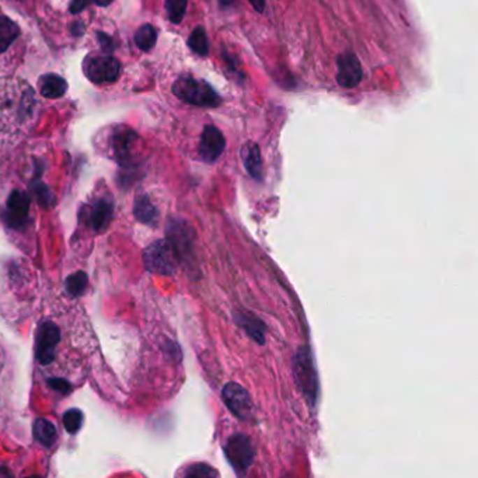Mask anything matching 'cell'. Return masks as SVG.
<instances>
[{
    "label": "cell",
    "mask_w": 478,
    "mask_h": 478,
    "mask_svg": "<svg viewBox=\"0 0 478 478\" xmlns=\"http://www.w3.org/2000/svg\"><path fill=\"white\" fill-rule=\"evenodd\" d=\"M222 398L229 411L240 421H253L254 404L249 391L238 383L230 382L222 390Z\"/></svg>",
    "instance_id": "6"
},
{
    "label": "cell",
    "mask_w": 478,
    "mask_h": 478,
    "mask_svg": "<svg viewBox=\"0 0 478 478\" xmlns=\"http://www.w3.org/2000/svg\"><path fill=\"white\" fill-rule=\"evenodd\" d=\"M114 2V0H94V3L100 8H106V6H110L111 3Z\"/></svg>",
    "instance_id": "28"
},
{
    "label": "cell",
    "mask_w": 478,
    "mask_h": 478,
    "mask_svg": "<svg viewBox=\"0 0 478 478\" xmlns=\"http://www.w3.org/2000/svg\"><path fill=\"white\" fill-rule=\"evenodd\" d=\"M83 220L94 231L104 230L113 219L114 205L107 198H96L83 208Z\"/></svg>",
    "instance_id": "7"
},
{
    "label": "cell",
    "mask_w": 478,
    "mask_h": 478,
    "mask_svg": "<svg viewBox=\"0 0 478 478\" xmlns=\"http://www.w3.org/2000/svg\"><path fill=\"white\" fill-rule=\"evenodd\" d=\"M143 260L149 271L159 275H171L177 268L178 256L170 240H159L145 250Z\"/></svg>",
    "instance_id": "4"
},
{
    "label": "cell",
    "mask_w": 478,
    "mask_h": 478,
    "mask_svg": "<svg viewBox=\"0 0 478 478\" xmlns=\"http://www.w3.org/2000/svg\"><path fill=\"white\" fill-rule=\"evenodd\" d=\"M236 323L247 333L250 338L257 341L260 345L266 342V326L257 317L246 313H238L236 316Z\"/></svg>",
    "instance_id": "14"
},
{
    "label": "cell",
    "mask_w": 478,
    "mask_h": 478,
    "mask_svg": "<svg viewBox=\"0 0 478 478\" xmlns=\"http://www.w3.org/2000/svg\"><path fill=\"white\" fill-rule=\"evenodd\" d=\"M85 24L83 23H79V22H76V23H73L72 26H71V33H72V36L73 37H80V36H83L85 34Z\"/></svg>",
    "instance_id": "26"
},
{
    "label": "cell",
    "mask_w": 478,
    "mask_h": 478,
    "mask_svg": "<svg viewBox=\"0 0 478 478\" xmlns=\"http://www.w3.org/2000/svg\"><path fill=\"white\" fill-rule=\"evenodd\" d=\"M188 47L199 57H206L209 54V40L203 27H196L191 33L188 38Z\"/></svg>",
    "instance_id": "19"
},
{
    "label": "cell",
    "mask_w": 478,
    "mask_h": 478,
    "mask_svg": "<svg viewBox=\"0 0 478 478\" xmlns=\"http://www.w3.org/2000/svg\"><path fill=\"white\" fill-rule=\"evenodd\" d=\"M157 43V31L152 24L140 26L135 33V44L140 51H150Z\"/></svg>",
    "instance_id": "18"
},
{
    "label": "cell",
    "mask_w": 478,
    "mask_h": 478,
    "mask_svg": "<svg viewBox=\"0 0 478 478\" xmlns=\"http://www.w3.org/2000/svg\"><path fill=\"white\" fill-rule=\"evenodd\" d=\"M82 419H83L82 411L76 408L69 410L64 415V426L69 433H76L82 426Z\"/></svg>",
    "instance_id": "22"
},
{
    "label": "cell",
    "mask_w": 478,
    "mask_h": 478,
    "mask_svg": "<svg viewBox=\"0 0 478 478\" xmlns=\"http://www.w3.org/2000/svg\"><path fill=\"white\" fill-rule=\"evenodd\" d=\"M242 160L245 164V168L247 173L257 181L263 180V159H261V152L257 143L254 142H247L242 147Z\"/></svg>",
    "instance_id": "12"
},
{
    "label": "cell",
    "mask_w": 478,
    "mask_h": 478,
    "mask_svg": "<svg viewBox=\"0 0 478 478\" xmlns=\"http://www.w3.org/2000/svg\"><path fill=\"white\" fill-rule=\"evenodd\" d=\"M92 3H94V0H72L69 10L72 15H78L86 10Z\"/></svg>",
    "instance_id": "25"
},
{
    "label": "cell",
    "mask_w": 478,
    "mask_h": 478,
    "mask_svg": "<svg viewBox=\"0 0 478 478\" xmlns=\"http://www.w3.org/2000/svg\"><path fill=\"white\" fill-rule=\"evenodd\" d=\"M136 142V133L128 126H118L111 136V149L120 163H126L131 159V150Z\"/></svg>",
    "instance_id": "11"
},
{
    "label": "cell",
    "mask_w": 478,
    "mask_h": 478,
    "mask_svg": "<svg viewBox=\"0 0 478 478\" xmlns=\"http://www.w3.org/2000/svg\"><path fill=\"white\" fill-rule=\"evenodd\" d=\"M30 210V198L22 191H13L10 198L8 199L6 219L10 226L20 229L24 226V222L29 217Z\"/></svg>",
    "instance_id": "10"
},
{
    "label": "cell",
    "mask_w": 478,
    "mask_h": 478,
    "mask_svg": "<svg viewBox=\"0 0 478 478\" xmlns=\"http://www.w3.org/2000/svg\"><path fill=\"white\" fill-rule=\"evenodd\" d=\"M135 216L138 220H140L143 223L153 224L156 222L157 209L146 195L136 198V201H135Z\"/></svg>",
    "instance_id": "16"
},
{
    "label": "cell",
    "mask_w": 478,
    "mask_h": 478,
    "mask_svg": "<svg viewBox=\"0 0 478 478\" xmlns=\"http://www.w3.org/2000/svg\"><path fill=\"white\" fill-rule=\"evenodd\" d=\"M20 27L9 17L0 16V54L6 52L19 38Z\"/></svg>",
    "instance_id": "15"
},
{
    "label": "cell",
    "mask_w": 478,
    "mask_h": 478,
    "mask_svg": "<svg viewBox=\"0 0 478 478\" xmlns=\"http://www.w3.org/2000/svg\"><path fill=\"white\" fill-rule=\"evenodd\" d=\"M226 147V140L223 133L213 125H206L199 140V157L205 163H215Z\"/></svg>",
    "instance_id": "8"
},
{
    "label": "cell",
    "mask_w": 478,
    "mask_h": 478,
    "mask_svg": "<svg viewBox=\"0 0 478 478\" xmlns=\"http://www.w3.org/2000/svg\"><path fill=\"white\" fill-rule=\"evenodd\" d=\"M187 477H217V471L208 464H194L185 471Z\"/></svg>",
    "instance_id": "23"
},
{
    "label": "cell",
    "mask_w": 478,
    "mask_h": 478,
    "mask_svg": "<svg viewBox=\"0 0 478 478\" xmlns=\"http://www.w3.org/2000/svg\"><path fill=\"white\" fill-rule=\"evenodd\" d=\"M223 451L229 464L238 475H245L249 471L256 454L252 439L245 433L231 435L227 439Z\"/></svg>",
    "instance_id": "2"
},
{
    "label": "cell",
    "mask_w": 478,
    "mask_h": 478,
    "mask_svg": "<svg viewBox=\"0 0 478 478\" xmlns=\"http://www.w3.org/2000/svg\"><path fill=\"white\" fill-rule=\"evenodd\" d=\"M294 372H295L298 387L302 390L306 398L312 404H314L319 396V380H317V372H316L309 348L303 347L295 355Z\"/></svg>",
    "instance_id": "3"
},
{
    "label": "cell",
    "mask_w": 478,
    "mask_h": 478,
    "mask_svg": "<svg viewBox=\"0 0 478 478\" xmlns=\"http://www.w3.org/2000/svg\"><path fill=\"white\" fill-rule=\"evenodd\" d=\"M40 92L45 99L57 100L65 96L68 90V82L55 73H47L40 79Z\"/></svg>",
    "instance_id": "13"
},
{
    "label": "cell",
    "mask_w": 478,
    "mask_h": 478,
    "mask_svg": "<svg viewBox=\"0 0 478 478\" xmlns=\"http://www.w3.org/2000/svg\"><path fill=\"white\" fill-rule=\"evenodd\" d=\"M250 3L253 5V8L256 9V10H259L260 13L264 10V8H266V2H264V0H250Z\"/></svg>",
    "instance_id": "27"
},
{
    "label": "cell",
    "mask_w": 478,
    "mask_h": 478,
    "mask_svg": "<svg viewBox=\"0 0 478 478\" xmlns=\"http://www.w3.org/2000/svg\"><path fill=\"white\" fill-rule=\"evenodd\" d=\"M188 0H166L164 8L167 12V17L173 24H180L187 13Z\"/></svg>",
    "instance_id": "20"
},
{
    "label": "cell",
    "mask_w": 478,
    "mask_h": 478,
    "mask_svg": "<svg viewBox=\"0 0 478 478\" xmlns=\"http://www.w3.org/2000/svg\"><path fill=\"white\" fill-rule=\"evenodd\" d=\"M83 72L86 78L96 83H113L121 75L120 62L111 55H89L83 62Z\"/></svg>",
    "instance_id": "5"
},
{
    "label": "cell",
    "mask_w": 478,
    "mask_h": 478,
    "mask_svg": "<svg viewBox=\"0 0 478 478\" xmlns=\"http://www.w3.org/2000/svg\"><path fill=\"white\" fill-rule=\"evenodd\" d=\"M173 93L178 100L198 107L216 108L222 104L220 96L209 83L191 76H182L175 80Z\"/></svg>",
    "instance_id": "1"
},
{
    "label": "cell",
    "mask_w": 478,
    "mask_h": 478,
    "mask_svg": "<svg viewBox=\"0 0 478 478\" xmlns=\"http://www.w3.org/2000/svg\"><path fill=\"white\" fill-rule=\"evenodd\" d=\"M87 287V277L83 273H76L71 275L66 281V288L71 296H80Z\"/></svg>",
    "instance_id": "21"
},
{
    "label": "cell",
    "mask_w": 478,
    "mask_h": 478,
    "mask_svg": "<svg viewBox=\"0 0 478 478\" xmlns=\"http://www.w3.org/2000/svg\"><path fill=\"white\" fill-rule=\"evenodd\" d=\"M34 437L44 446L54 444L57 439V429L55 425L47 419H37L34 423Z\"/></svg>",
    "instance_id": "17"
},
{
    "label": "cell",
    "mask_w": 478,
    "mask_h": 478,
    "mask_svg": "<svg viewBox=\"0 0 478 478\" xmlns=\"http://www.w3.org/2000/svg\"><path fill=\"white\" fill-rule=\"evenodd\" d=\"M97 40H99V43H100V45L106 54L110 55L115 50V41L113 37H110L104 33H97Z\"/></svg>",
    "instance_id": "24"
},
{
    "label": "cell",
    "mask_w": 478,
    "mask_h": 478,
    "mask_svg": "<svg viewBox=\"0 0 478 478\" xmlns=\"http://www.w3.org/2000/svg\"><path fill=\"white\" fill-rule=\"evenodd\" d=\"M337 82L344 89H355L363 76L361 62L355 54H342L337 61Z\"/></svg>",
    "instance_id": "9"
}]
</instances>
